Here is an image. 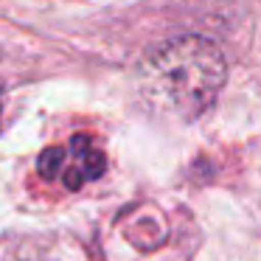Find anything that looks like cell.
Listing matches in <instances>:
<instances>
[{
	"label": "cell",
	"mask_w": 261,
	"mask_h": 261,
	"mask_svg": "<svg viewBox=\"0 0 261 261\" xmlns=\"http://www.w3.org/2000/svg\"><path fill=\"white\" fill-rule=\"evenodd\" d=\"M37 169L48 180H62L65 188H82L104 171V154L90 138L76 135L68 146L45 149Z\"/></svg>",
	"instance_id": "cell-2"
},
{
	"label": "cell",
	"mask_w": 261,
	"mask_h": 261,
	"mask_svg": "<svg viewBox=\"0 0 261 261\" xmlns=\"http://www.w3.org/2000/svg\"><path fill=\"white\" fill-rule=\"evenodd\" d=\"M225 57L205 37H180L166 42L149 57L143 68V87L149 96L180 115H199L225 85Z\"/></svg>",
	"instance_id": "cell-1"
}]
</instances>
